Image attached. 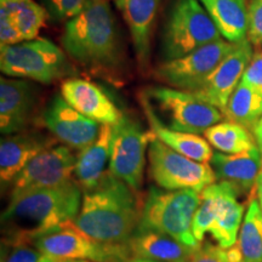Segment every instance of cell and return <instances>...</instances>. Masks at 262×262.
<instances>
[{
  "label": "cell",
  "instance_id": "cell-31",
  "mask_svg": "<svg viewBox=\"0 0 262 262\" xmlns=\"http://www.w3.org/2000/svg\"><path fill=\"white\" fill-rule=\"evenodd\" d=\"M88 0H45L48 17L54 22L70 21L83 10Z\"/></svg>",
  "mask_w": 262,
  "mask_h": 262
},
{
  "label": "cell",
  "instance_id": "cell-2",
  "mask_svg": "<svg viewBox=\"0 0 262 262\" xmlns=\"http://www.w3.org/2000/svg\"><path fill=\"white\" fill-rule=\"evenodd\" d=\"M140 216L133 189L107 171L97 186L84 191L79 214L73 224L98 242L127 244Z\"/></svg>",
  "mask_w": 262,
  "mask_h": 262
},
{
  "label": "cell",
  "instance_id": "cell-9",
  "mask_svg": "<svg viewBox=\"0 0 262 262\" xmlns=\"http://www.w3.org/2000/svg\"><path fill=\"white\" fill-rule=\"evenodd\" d=\"M31 243L56 262H127V244H108L89 237L73 222L33 239Z\"/></svg>",
  "mask_w": 262,
  "mask_h": 262
},
{
  "label": "cell",
  "instance_id": "cell-21",
  "mask_svg": "<svg viewBox=\"0 0 262 262\" xmlns=\"http://www.w3.org/2000/svg\"><path fill=\"white\" fill-rule=\"evenodd\" d=\"M131 257L157 262H189L196 249L186 247L163 232L137 226L127 242Z\"/></svg>",
  "mask_w": 262,
  "mask_h": 262
},
{
  "label": "cell",
  "instance_id": "cell-15",
  "mask_svg": "<svg viewBox=\"0 0 262 262\" xmlns=\"http://www.w3.org/2000/svg\"><path fill=\"white\" fill-rule=\"evenodd\" d=\"M253 55V44L248 39L238 42L234 50L225 57V60L192 94L224 112L229 97L241 83L245 68L248 67Z\"/></svg>",
  "mask_w": 262,
  "mask_h": 262
},
{
  "label": "cell",
  "instance_id": "cell-19",
  "mask_svg": "<svg viewBox=\"0 0 262 262\" xmlns=\"http://www.w3.org/2000/svg\"><path fill=\"white\" fill-rule=\"evenodd\" d=\"M55 139L37 131L5 135L0 142V179L2 185L14 182L27 164L45 149L54 146Z\"/></svg>",
  "mask_w": 262,
  "mask_h": 262
},
{
  "label": "cell",
  "instance_id": "cell-4",
  "mask_svg": "<svg viewBox=\"0 0 262 262\" xmlns=\"http://www.w3.org/2000/svg\"><path fill=\"white\" fill-rule=\"evenodd\" d=\"M143 110L169 129L191 134H204L220 123L224 112L204 102L194 94L175 88H149L141 97Z\"/></svg>",
  "mask_w": 262,
  "mask_h": 262
},
{
  "label": "cell",
  "instance_id": "cell-24",
  "mask_svg": "<svg viewBox=\"0 0 262 262\" xmlns=\"http://www.w3.org/2000/svg\"><path fill=\"white\" fill-rule=\"evenodd\" d=\"M221 37L238 44L248 39V0H199Z\"/></svg>",
  "mask_w": 262,
  "mask_h": 262
},
{
  "label": "cell",
  "instance_id": "cell-6",
  "mask_svg": "<svg viewBox=\"0 0 262 262\" xmlns=\"http://www.w3.org/2000/svg\"><path fill=\"white\" fill-rule=\"evenodd\" d=\"M239 193L227 182L219 181L201 193V204L193 217L192 232L198 243L209 234L222 248L237 244L244 219V205Z\"/></svg>",
  "mask_w": 262,
  "mask_h": 262
},
{
  "label": "cell",
  "instance_id": "cell-16",
  "mask_svg": "<svg viewBox=\"0 0 262 262\" xmlns=\"http://www.w3.org/2000/svg\"><path fill=\"white\" fill-rule=\"evenodd\" d=\"M38 93L27 79H0V131L12 135L27 129L35 117Z\"/></svg>",
  "mask_w": 262,
  "mask_h": 262
},
{
  "label": "cell",
  "instance_id": "cell-34",
  "mask_svg": "<svg viewBox=\"0 0 262 262\" xmlns=\"http://www.w3.org/2000/svg\"><path fill=\"white\" fill-rule=\"evenodd\" d=\"M253 134H254L255 140H256V145L258 147V149H260V152L262 153V118L258 120L256 126L254 127Z\"/></svg>",
  "mask_w": 262,
  "mask_h": 262
},
{
  "label": "cell",
  "instance_id": "cell-28",
  "mask_svg": "<svg viewBox=\"0 0 262 262\" xmlns=\"http://www.w3.org/2000/svg\"><path fill=\"white\" fill-rule=\"evenodd\" d=\"M237 244L244 262H262V211L256 198L249 201Z\"/></svg>",
  "mask_w": 262,
  "mask_h": 262
},
{
  "label": "cell",
  "instance_id": "cell-33",
  "mask_svg": "<svg viewBox=\"0 0 262 262\" xmlns=\"http://www.w3.org/2000/svg\"><path fill=\"white\" fill-rule=\"evenodd\" d=\"M241 81L262 89V49L254 51Z\"/></svg>",
  "mask_w": 262,
  "mask_h": 262
},
{
  "label": "cell",
  "instance_id": "cell-14",
  "mask_svg": "<svg viewBox=\"0 0 262 262\" xmlns=\"http://www.w3.org/2000/svg\"><path fill=\"white\" fill-rule=\"evenodd\" d=\"M42 123L64 146L81 150L100 133V124L74 110L62 95H55L41 116Z\"/></svg>",
  "mask_w": 262,
  "mask_h": 262
},
{
  "label": "cell",
  "instance_id": "cell-1",
  "mask_svg": "<svg viewBox=\"0 0 262 262\" xmlns=\"http://www.w3.org/2000/svg\"><path fill=\"white\" fill-rule=\"evenodd\" d=\"M81 187L77 181L33 189L11 196L2 215L4 241L31 243L39 235L71 224L79 214Z\"/></svg>",
  "mask_w": 262,
  "mask_h": 262
},
{
  "label": "cell",
  "instance_id": "cell-36",
  "mask_svg": "<svg viewBox=\"0 0 262 262\" xmlns=\"http://www.w3.org/2000/svg\"><path fill=\"white\" fill-rule=\"evenodd\" d=\"M127 262H157V261L147 260V258H140V257H131Z\"/></svg>",
  "mask_w": 262,
  "mask_h": 262
},
{
  "label": "cell",
  "instance_id": "cell-29",
  "mask_svg": "<svg viewBox=\"0 0 262 262\" xmlns=\"http://www.w3.org/2000/svg\"><path fill=\"white\" fill-rule=\"evenodd\" d=\"M2 262H56L32 243H15L3 239Z\"/></svg>",
  "mask_w": 262,
  "mask_h": 262
},
{
  "label": "cell",
  "instance_id": "cell-23",
  "mask_svg": "<svg viewBox=\"0 0 262 262\" xmlns=\"http://www.w3.org/2000/svg\"><path fill=\"white\" fill-rule=\"evenodd\" d=\"M112 131L113 125H101L96 139L81 149L77 157L74 180L83 191L97 186L106 173L104 169L110 164Z\"/></svg>",
  "mask_w": 262,
  "mask_h": 262
},
{
  "label": "cell",
  "instance_id": "cell-13",
  "mask_svg": "<svg viewBox=\"0 0 262 262\" xmlns=\"http://www.w3.org/2000/svg\"><path fill=\"white\" fill-rule=\"evenodd\" d=\"M77 156L67 146H52L27 164L12 182L11 196L33 191L63 186L74 181Z\"/></svg>",
  "mask_w": 262,
  "mask_h": 262
},
{
  "label": "cell",
  "instance_id": "cell-17",
  "mask_svg": "<svg viewBox=\"0 0 262 262\" xmlns=\"http://www.w3.org/2000/svg\"><path fill=\"white\" fill-rule=\"evenodd\" d=\"M47 17V10L34 0H0L2 47L35 39Z\"/></svg>",
  "mask_w": 262,
  "mask_h": 262
},
{
  "label": "cell",
  "instance_id": "cell-11",
  "mask_svg": "<svg viewBox=\"0 0 262 262\" xmlns=\"http://www.w3.org/2000/svg\"><path fill=\"white\" fill-rule=\"evenodd\" d=\"M153 137V133L143 130L135 119L125 114L113 125L108 171L125 182L134 192L142 186L146 149Z\"/></svg>",
  "mask_w": 262,
  "mask_h": 262
},
{
  "label": "cell",
  "instance_id": "cell-5",
  "mask_svg": "<svg viewBox=\"0 0 262 262\" xmlns=\"http://www.w3.org/2000/svg\"><path fill=\"white\" fill-rule=\"evenodd\" d=\"M201 201V193L192 189L168 191L152 186L137 226L163 232L186 247L198 249L201 243L193 235L192 224Z\"/></svg>",
  "mask_w": 262,
  "mask_h": 262
},
{
  "label": "cell",
  "instance_id": "cell-22",
  "mask_svg": "<svg viewBox=\"0 0 262 262\" xmlns=\"http://www.w3.org/2000/svg\"><path fill=\"white\" fill-rule=\"evenodd\" d=\"M114 3L129 27L137 57L145 64L149 56L150 35L160 0H114Z\"/></svg>",
  "mask_w": 262,
  "mask_h": 262
},
{
  "label": "cell",
  "instance_id": "cell-7",
  "mask_svg": "<svg viewBox=\"0 0 262 262\" xmlns=\"http://www.w3.org/2000/svg\"><path fill=\"white\" fill-rule=\"evenodd\" d=\"M0 70L8 77L51 84L72 75L73 68L57 45L48 39L33 40L0 48Z\"/></svg>",
  "mask_w": 262,
  "mask_h": 262
},
{
  "label": "cell",
  "instance_id": "cell-27",
  "mask_svg": "<svg viewBox=\"0 0 262 262\" xmlns=\"http://www.w3.org/2000/svg\"><path fill=\"white\" fill-rule=\"evenodd\" d=\"M204 136L211 147L226 155H239L257 147L254 134L231 120L210 126L205 130Z\"/></svg>",
  "mask_w": 262,
  "mask_h": 262
},
{
  "label": "cell",
  "instance_id": "cell-26",
  "mask_svg": "<svg viewBox=\"0 0 262 262\" xmlns=\"http://www.w3.org/2000/svg\"><path fill=\"white\" fill-rule=\"evenodd\" d=\"M224 114L231 122L254 130L262 118V89L241 81L229 97Z\"/></svg>",
  "mask_w": 262,
  "mask_h": 262
},
{
  "label": "cell",
  "instance_id": "cell-30",
  "mask_svg": "<svg viewBox=\"0 0 262 262\" xmlns=\"http://www.w3.org/2000/svg\"><path fill=\"white\" fill-rule=\"evenodd\" d=\"M189 262H244V260L238 244L231 248H222L206 242L201 243Z\"/></svg>",
  "mask_w": 262,
  "mask_h": 262
},
{
  "label": "cell",
  "instance_id": "cell-18",
  "mask_svg": "<svg viewBox=\"0 0 262 262\" xmlns=\"http://www.w3.org/2000/svg\"><path fill=\"white\" fill-rule=\"evenodd\" d=\"M61 95L74 110L101 125H116L124 114L100 86L78 78L64 80Z\"/></svg>",
  "mask_w": 262,
  "mask_h": 262
},
{
  "label": "cell",
  "instance_id": "cell-37",
  "mask_svg": "<svg viewBox=\"0 0 262 262\" xmlns=\"http://www.w3.org/2000/svg\"><path fill=\"white\" fill-rule=\"evenodd\" d=\"M66 262H90V261H66Z\"/></svg>",
  "mask_w": 262,
  "mask_h": 262
},
{
  "label": "cell",
  "instance_id": "cell-3",
  "mask_svg": "<svg viewBox=\"0 0 262 262\" xmlns=\"http://www.w3.org/2000/svg\"><path fill=\"white\" fill-rule=\"evenodd\" d=\"M62 45L78 63L103 68L119 60L116 21L107 0H88L83 10L67 21Z\"/></svg>",
  "mask_w": 262,
  "mask_h": 262
},
{
  "label": "cell",
  "instance_id": "cell-12",
  "mask_svg": "<svg viewBox=\"0 0 262 262\" xmlns=\"http://www.w3.org/2000/svg\"><path fill=\"white\" fill-rule=\"evenodd\" d=\"M235 47L237 44L221 38L185 56L165 61L157 70V77L175 89L193 93Z\"/></svg>",
  "mask_w": 262,
  "mask_h": 262
},
{
  "label": "cell",
  "instance_id": "cell-10",
  "mask_svg": "<svg viewBox=\"0 0 262 262\" xmlns=\"http://www.w3.org/2000/svg\"><path fill=\"white\" fill-rule=\"evenodd\" d=\"M148 159L153 181L168 191L192 189L202 193L217 180L211 165L180 155L156 136L149 143Z\"/></svg>",
  "mask_w": 262,
  "mask_h": 262
},
{
  "label": "cell",
  "instance_id": "cell-20",
  "mask_svg": "<svg viewBox=\"0 0 262 262\" xmlns=\"http://www.w3.org/2000/svg\"><path fill=\"white\" fill-rule=\"evenodd\" d=\"M210 164L219 181L227 182L239 194L253 199L251 194L256 193V181L262 170V153L258 147L239 155L214 152Z\"/></svg>",
  "mask_w": 262,
  "mask_h": 262
},
{
  "label": "cell",
  "instance_id": "cell-38",
  "mask_svg": "<svg viewBox=\"0 0 262 262\" xmlns=\"http://www.w3.org/2000/svg\"><path fill=\"white\" fill-rule=\"evenodd\" d=\"M261 49H262V47H261Z\"/></svg>",
  "mask_w": 262,
  "mask_h": 262
},
{
  "label": "cell",
  "instance_id": "cell-32",
  "mask_svg": "<svg viewBox=\"0 0 262 262\" xmlns=\"http://www.w3.org/2000/svg\"><path fill=\"white\" fill-rule=\"evenodd\" d=\"M248 40L254 47H262V0H248Z\"/></svg>",
  "mask_w": 262,
  "mask_h": 262
},
{
  "label": "cell",
  "instance_id": "cell-25",
  "mask_svg": "<svg viewBox=\"0 0 262 262\" xmlns=\"http://www.w3.org/2000/svg\"><path fill=\"white\" fill-rule=\"evenodd\" d=\"M145 113L149 122L153 135L162 141L163 143H165L175 152L195 160V162L205 164L211 162L214 152H212L210 143L206 141V139H203L198 134L183 133V131L169 129V127L162 125L150 113Z\"/></svg>",
  "mask_w": 262,
  "mask_h": 262
},
{
  "label": "cell",
  "instance_id": "cell-8",
  "mask_svg": "<svg viewBox=\"0 0 262 262\" xmlns=\"http://www.w3.org/2000/svg\"><path fill=\"white\" fill-rule=\"evenodd\" d=\"M162 38L164 58L171 61L219 40L221 34L199 0H178L166 17Z\"/></svg>",
  "mask_w": 262,
  "mask_h": 262
},
{
  "label": "cell",
  "instance_id": "cell-35",
  "mask_svg": "<svg viewBox=\"0 0 262 262\" xmlns=\"http://www.w3.org/2000/svg\"><path fill=\"white\" fill-rule=\"evenodd\" d=\"M256 199L258 204H260V208L262 211V170L260 171V173H258V178L256 181Z\"/></svg>",
  "mask_w": 262,
  "mask_h": 262
}]
</instances>
